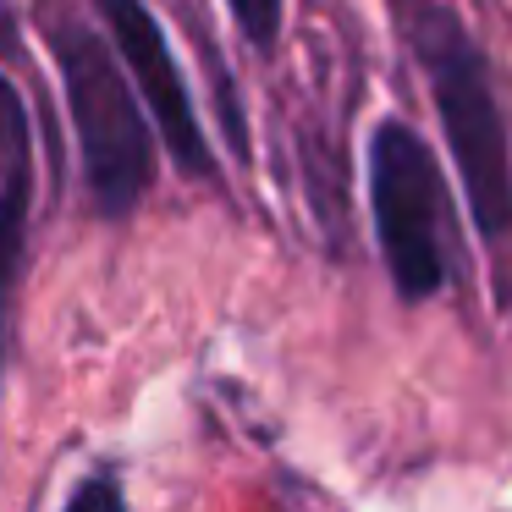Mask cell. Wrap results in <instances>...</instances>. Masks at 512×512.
<instances>
[{
  "label": "cell",
  "mask_w": 512,
  "mask_h": 512,
  "mask_svg": "<svg viewBox=\"0 0 512 512\" xmlns=\"http://www.w3.org/2000/svg\"><path fill=\"white\" fill-rule=\"evenodd\" d=\"M28 199H34V133L28 105L12 78H0V369L12 353V309H17V270H23Z\"/></svg>",
  "instance_id": "obj_5"
},
{
  "label": "cell",
  "mask_w": 512,
  "mask_h": 512,
  "mask_svg": "<svg viewBox=\"0 0 512 512\" xmlns=\"http://www.w3.org/2000/svg\"><path fill=\"white\" fill-rule=\"evenodd\" d=\"M369 199L402 298H430L452 276V199L430 144L408 122H380L369 138Z\"/></svg>",
  "instance_id": "obj_3"
},
{
  "label": "cell",
  "mask_w": 512,
  "mask_h": 512,
  "mask_svg": "<svg viewBox=\"0 0 512 512\" xmlns=\"http://www.w3.org/2000/svg\"><path fill=\"white\" fill-rule=\"evenodd\" d=\"M39 28H45L61 83H67L94 204H100V215H127L155 177V149H149V127L133 100V83H127L122 61L111 56V45L100 39V28L83 23L67 0H39Z\"/></svg>",
  "instance_id": "obj_1"
},
{
  "label": "cell",
  "mask_w": 512,
  "mask_h": 512,
  "mask_svg": "<svg viewBox=\"0 0 512 512\" xmlns=\"http://www.w3.org/2000/svg\"><path fill=\"white\" fill-rule=\"evenodd\" d=\"M94 6H100L105 23H111L116 50H122L127 72H133L138 94H144L149 116H155L166 149L177 155V166L188 171V177H210V144H204V133H199V116H193V100H188V89H182V72H177V61H171L166 34H160V23L149 17V6L144 0H94Z\"/></svg>",
  "instance_id": "obj_4"
},
{
  "label": "cell",
  "mask_w": 512,
  "mask_h": 512,
  "mask_svg": "<svg viewBox=\"0 0 512 512\" xmlns=\"http://www.w3.org/2000/svg\"><path fill=\"white\" fill-rule=\"evenodd\" d=\"M424 72H430V94L441 111L446 144H452L457 166H463V193L474 226L501 243L512 226V160H507V127H501V105L490 89V67L479 45L463 34L452 12H430L413 34Z\"/></svg>",
  "instance_id": "obj_2"
},
{
  "label": "cell",
  "mask_w": 512,
  "mask_h": 512,
  "mask_svg": "<svg viewBox=\"0 0 512 512\" xmlns=\"http://www.w3.org/2000/svg\"><path fill=\"white\" fill-rule=\"evenodd\" d=\"M226 6H232V17L243 23L248 45H259V50L276 45V34H281V0H226Z\"/></svg>",
  "instance_id": "obj_6"
},
{
  "label": "cell",
  "mask_w": 512,
  "mask_h": 512,
  "mask_svg": "<svg viewBox=\"0 0 512 512\" xmlns=\"http://www.w3.org/2000/svg\"><path fill=\"white\" fill-rule=\"evenodd\" d=\"M122 501V490L116 485H83V490H72V507H116Z\"/></svg>",
  "instance_id": "obj_7"
}]
</instances>
